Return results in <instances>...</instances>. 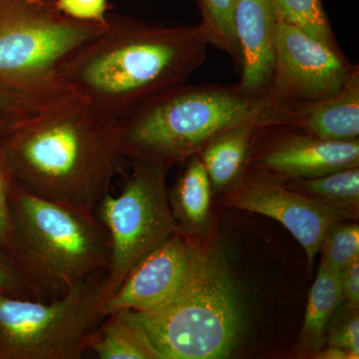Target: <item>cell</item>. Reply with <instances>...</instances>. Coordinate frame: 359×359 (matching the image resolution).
Masks as SVG:
<instances>
[{
    "mask_svg": "<svg viewBox=\"0 0 359 359\" xmlns=\"http://www.w3.org/2000/svg\"><path fill=\"white\" fill-rule=\"evenodd\" d=\"M106 273L50 302L0 292V358L79 359L100 323Z\"/></svg>",
    "mask_w": 359,
    "mask_h": 359,
    "instance_id": "52a82bcc",
    "label": "cell"
},
{
    "mask_svg": "<svg viewBox=\"0 0 359 359\" xmlns=\"http://www.w3.org/2000/svg\"><path fill=\"white\" fill-rule=\"evenodd\" d=\"M171 190L168 191L170 207L178 233L195 238L207 233L211 224L212 194L211 182L199 154L186 161Z\"/></svg>",
    "mask_w": 359,
    "mask_h": 359,
    "instance_id": "9a60e30c",
    "label": "cell"
},
{
    "mask_svg": "<svg viewBox=\"0 0 359 359\" xmlns=\"http://www.w3.org/2000/svg\"><path fill=\"white\" fill-rule=\"evenodd\" d=\"M247 167L282 181L323 176L359 167V140H323L289 125L257 124Z\"/></svg>",
    "mask_w": 359,
    "mask_h": 359,
    "instance_id": "8fae6325",
    "label": "cell"
},
{
    "mask_svg": "<svg viewBox=\"0 0 359 359\" xmlns=\"http://www.w3.org/2000/svg\"><path fill=\"white\" fill-rule=\"evenodd\" d=\"M11 263L32 299L50 302L107 273L109 233L90 214L27 192L13 183L9 195Z\"/></svg>",
    "mask_w": 359,
    "mask_h": 359,
    "instance_id": "3957f363",
    "label": "cell"
},
{
    "mask_svg": "<svg viewBox=\"0 0 359 359\" xmlns=\"http://www.w3.org/2000/svg\"><path fill=\"white\" fill-rule=\"evenodd\" d=\"M257 124L289 125L323 140H359V68L334 95L280 107H262Z\"/></svg>",
    "mask_w": 359,
    "mask_h": 359,
    "instance_id": "5bb4252c",
    "label": "cell"
},
{
    "mask_svg": "<svg viewBox=\"0 0 359 359\" xmlns=\"http://www.w3.org/2000/svg\"><path fill=\"white\" fill-rule=\"evenodd\" d=\"M325 346L340 347L359 358V309L340 304L328 323Z\"/></svg>",
    "mask_w": 359,
    "mask_h": 359,
    "instance_id": "603a6c76",
    "label": "cell"
},
{
    "mask_svg": "<svg viewBox=\"0 0 359 359\" xmlns=\"http://www.w3.org/2000/svg\"><path fill=\"white\" fill-rule=\"evenodd\" d=\"M321 262L328 268L341 271L359 259V226L346 219L330 224L321 241Z\"/></svg>",
    "mask_w": 359,
    "mask_h": 359,
    "instance_id": "7402d4cb",
    "label": "cell"
},
{
    "mask_svg": "<svg viewBox=\"0 0 359 359\" xmlns=\"http://www.w3.org/2000/svg\"><path fill=\"white\" fill-rule=\"evenodd\" d=\"M65 15L83 22L106 25L109 16V0H56Z\"/></svg>",
    "mask_w": 359,
    "mask_h": 359,
    "instance_id": "cb8c5ba5",
    "label": "cell"
},
{
    "mask_svg": "<svg viewBox=\"0 0 359 359\" xmlns=\"http://www.w3.org/2000/svg\"><path fill=\"white\" fill-rule=\"evenodd\" d=\"M129 161L132 173L121 194L114 197L108 193L95 210L111 241L100 309L139 262L178 233L168 198L169 168L150 161Z\"/></svg>",
    "mask_w": 359,
    "mask_h": 359,
    "instance_id": "ba28073f",
    "label": "cell"
},
{
    "mask_svg": "<svg viewBox=\"0 0 359 359\" xmlns=\"http://www.w3.org/2000/svg\"><path fill=\"white\" fill-rule=\"evenodd\" d=\"M204 235L188 238V271L169 299L143 313L125 311L160 359L229 358L243 334L245 314L237 285L221 247Z\"/></svg>",
    "mask_w": 359,
    "mask_h": 359,
    "instance_id": "277c9868",
    "label": "cell"
},
{
    "mask_svg": "<svg viewBox=\"0 0 359 359\" xmlns=\"http://www.w3.org/2000/svg\"><path fill=\"white\" fill-rule=\"evenodd\" d=\"M25 116L27 115H13L7 114V113H0V138L13 128L16 122L20 121L21 118L25 117Z\"/></svg>",
    "mask_w": 359,
    "mask_h": 359,
    "instance_id": "f546056e",
    "label": "cell"
},
{
    "mask_svg": "<svg viewBox=\"0 0 359 359\" xmlns=\"http://www.w3.org/2000/svg\"><path fill=\"white\" fill-rule=\"evenodd\" d=\"M208 46L200 25L110 13L105 29L66 59L59 73L97 115L119 122L149 99L188 82L204 65Z\"/></svg>",
    "mask_w": 359,
    "mask_h": 359,
    "instance_id": "6da1fadb",
    "label": "cell"
},
{
    "mask_svg": "<svg viewBox=\"0 0 359 359\" xmlns=\"http://www.w3.org/2000/svg\"><path fill=\"white\" fill-rule=\"evenodd\" d=\"M92 334L89 349L100 359H160L143 330L125 313L109 314Z\"/></svg>",
    "mask_w": 359,
    "mask_h": 359,
    "instance_id": "ac0fdd59",
    "label": "cell"
},
{
    "mask_svg": "<svg viewBox=\"0 0 359 359\" xmlns=\"http://www.w3.org/2000/svg\"><path fill=\"white\" fill-rule=\"evenodd\" d=\"M342 302L341 271L328 268L321 262L313 287L309 290L297 351L313 358L325 346L328 323Z\"/></svg>",
    "mask_w": 359,
    "mask_h": 359,
    "instance_id": "e0dca14e",
    "label": "cell"
},
{
    "mask_svg": "<svg viewBox=\"0 0 359 359\" xmlns=\"http://www.w3.org/2000/svg\"><path fill=\"white\" fill-rule=\"evenodd\" d=\"M358 68L341 50L278 21L273 77L262 105L280 107L334 95Z\"/></svg>",
    "mask_w": 359,
    "mask_h": 359,
    "instance_id": "9c48e42d",
    "label": "cell"
},
{
    "mask_svg": "<svg viewBox=\"0 0 359 359\" xmlns=\"http://www.w3.org/2000/svg\"><path fill=\"white\" fill-rule=\"evenodd\" d=\"M221 204L264 215L280 222L306 250L309 269L320 252L330 224L346 219L308 196L289 188L273 175L245 167L231 188L221 194Z\"/></svg>",
    "mask_w": 359,
    "mask_h": 359,
    "instance_id": "30bf717a",
    "label": "cell"
},
{
    "mask_svg": "<svg viewBox=\"0 0 359 359\" xmlns=\"http://www.w3.org/2000/svg\"><path fill=\"white\" fill-rule=\"evenodd\" d=\"M13 183L90 214L121 169L119 122L72 95L21 118L0 138Z\"/></svg>",
    "mask_w": 359,
    "mask_h": 359,
    "instance_id": "7a4b0ae2",
    "label": "cell"
},
{
    "mask_svg": "<svg viewBox=\"0 0 359 359\" xmlns=\"http://www.w3.org/2000/svg\"><path fill=\"white\" fill-rule=\"evenodd\" d=\"M313 358L320 359H354L353 354L340 347L325 346L318 351Z\"/></svg>",
    "mask_w": 359,
    "mask_h": 359,
    "instance_id": "f1b7e54d",
    "label": "cell"
},
{
    "mask_svg": "<svg viewBox=\"0 0 359 359\" xmlns=\"http://www.w3.org/2000/svg\"><path fill=\"white\" fill-rule=\"evenodd\" d=\"M190 257V238L175 233L130 271L100 309L101 320L121 311L143 313L164 304L183 283Z\"/></svg>",
    "mask_w": 359,
    "mask_h": 359,
    "instance_id": "7c38bea8",
    "label": "cell"
},
{
    "mask_svg": "<svg viewBox=\"0 0 359 359\" xmlns=\"http://www.w3.org/2000/svg\"><path fill=\"white\" fill-rule=\"evenodd\" d=\"M275 0H236L233 32L240 56V82L244 95L263 102L268 94L275 63Z\"/></svg>",
    "mask_w": 359,
    "mask_h": 359,
    "instance_id": "4fadbf2b",
    "label": "cell"
},
{
    "mask_svg": "<svg viewBox=\"0 0 359 359\" xmlns=\"http://www.w3.org/2000/svg\"><path fill=\"white\" fill-rule=\"evenodd\" d=\"M0 292L11 297L32 299V295L28 292L15 269H13L11 261L4 259L1 255H0Z\"/></svg>",
    "mask_w": 359,
    "mask_h": 359,
    "instance_id": "484cf974",
    "label": "cell"
},
{
    "mask_svg": "<svg viewBox=\"0 0 359 359\" xmlns=\"http://www.w3.org/2000/svg\"><path fill=\"white\" fill-rule=\"evenodd\" d=\"M204 30L209 45L223 51L240 69L237 42L233 32V9L236 0H197Z\"/></svg>",
    "mask_w": 359,
    "mask_h": 359,
    "instance_id": "44dd1931",
    "label": "cell"
},
{
    "mask_svg": "<svg viewBox=\"0 0 359 359\" xmlns=\"http://www.w3.org/2000/svg\"><path fill=\"white\" fill-rule=\"evenodd\" d=\"M107 23L72 20L56 0H0V91L35 111L72 95L61 65Z\"/></svg>",
    "mask_w": 359,
    "mask_h": 359,
    "instance_id": "8992f818",
    "label": "cell"
},
{
    "mask_svg": "<svg viewBox=\"0 0 359 359\" xmlns=\"http://www.w3.org/2000/svg\"><path fill=\"white\" fill-rule=\"evenodd\" d=\"M275 6L278 21L294 26L332 48L341 50L320 0H275Z\"/></svg>",
    "mask_w": 359,
    "mask_h": 359,
    "instance_id": "ffe728a7",
    "label": "cell"
},
{
    "mask_svg": "<svg viewBox=\"0 0 359 359\" xmlns=\"http://www.w3.org/2000/svg\"><path fill=\"white\" fill-rule=\"evenodd\" d=\"M35 112L28 104L18 97L0 91V113L13 115H28Z\"/></svg>",
    "mask_w": 359,
    "mask_h": 359,
    "instance_id": "83f0119b",
    "label": "cell"
},
{
    "mask_svg": "<svg viewBox=\"0 0 359 359\" xmlns=\"http://www.w3.org/2000/svg\"><path fill=\"white\" fill-rule=\"evenodd\" d=\"M13 185V175L9 169L4 149L0 145V245L9 249L11 219L9 195Z\"/></svg>",
    "mask_w": 359,
    "mask_h": 359,
    "instance_id": "d4e9b609",
    "label": "cell"
},
{
    "mask_svg": "<svg viewBox=\"0 0 359 359\" xmlns=\"http://www.w3.org/2000/svg\"><path fill=\"white\" fill-rule=\"evenodd\" d=\"M259 115L221 132L201 151L214 195L228 190L244 173Z\"/></svg>",
    "mask_w": 359,
    "mask_h": 359,
    "instance_id": "2e32d148",
    "label": "cell"
},
{
    "mask_svg": "<svg viewBox=\"0 0 359 359\" xmlns=\"http://www.w3.org/2000/svg\"><path fill=\"white\" fill-rule=\"evenodd\" d=\"M341 304L359 309V259L341 271Z\"/></svg>",
    "mask_w": 359,
    "mask_h": 359,
    "instance_id": "4316f807",
    "label": "cell"
},
{
    "mask_svg": "<svg viewBox=\"0 0 359 359\" xmlns=\"http://www.w3.org/2000/svg\"><path fill=\"white\" fill-rule=\"evenodd\" d=\"M283 183L344 219H358L359 167L346 168L314 178L289 180Z\"/></svg>",
    "mask_w": 359,
    "mask_h": 359,
    "instance_id": "d6986e66",
    "label": "cell"
},
{
    "mask_svg": "<svg viewBox=\"0 0 359 359\" xmlns=\"http://www.w3.org/2000/svg\"><path fill=\"white\" fill-rule=\"evenodd\" d=\"M238 84L179 85L137 106L119 121L123 157L169 168L200 154L215 136L261 112Z\"/></svg>",
    "mask_w": 359,
    "mask_h": 359,
    "instance_id": "5b68a950",
    "label": "cell"
}]
</instances>
